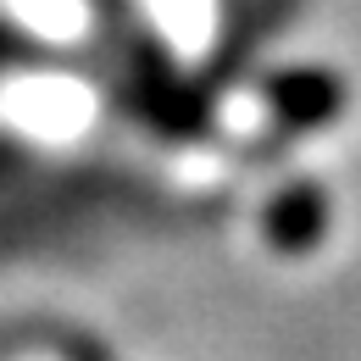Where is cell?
I'll list each match as a JSON object with an SVG mask.
<instances>
[{"label": "cell", "instance_id": "1", "mask_svg": "<svg viewBox=\"0 0 361 361\" xmlns=\"http://www.w3.org/2000/svg\"><path fill=\"white\" fill-rule=\"evenodd\" d=\"M262 94H267V123L278 139H300L312 128H328L350 100L345 78L334 67H283L262 84Z\"/></svg>", "mask_w": 361, "mask_h": 361}, {"label": "cell", "instance_id": "2", "mask_svg": "<svg viewBox=\"0 0 361 361\" xmlns=\"http://www.w3.org/2000/svg\"><path fill=\"white\" fill-rule=\"evenodd\" d=\"M295 11H300V0H228L223 23H217V50H212L200 84H206L212 94H223L228 84L250 67V56L267 45Z\"/></svg>", "mask_w": 361, "mask_h": 361}, {"label": "cell", "instance_id": "3", "mask_svg": "<svg viewBox=\"0 0 361 361\" xmlns=\"http://www.w3.org/2000/svg\"><path fill=\"white\" fill-rule=\"evenodd\" d=\"M328 217H334L328 189L312 183V178H295V183H283V189L267 200V212H262V233H267V245L278 250V256H306V250L322 245Z\"/></svg>", "mask_w": 361, "mask_h": 361}, {"label": "cell", "instance_id": "4", "mask_svg": "<svg viewBox=\"0 0 361 361\" xmlns=\"http://www.w3.org/2000/svg\"><path fill=\"white\" fill-rule=\"evenodd\" d=\"M17 56H23V39L0 28V67H6V61H17Z\"/></svg>", "mask_w": 361, "mask_h": 361}]
</instances>
